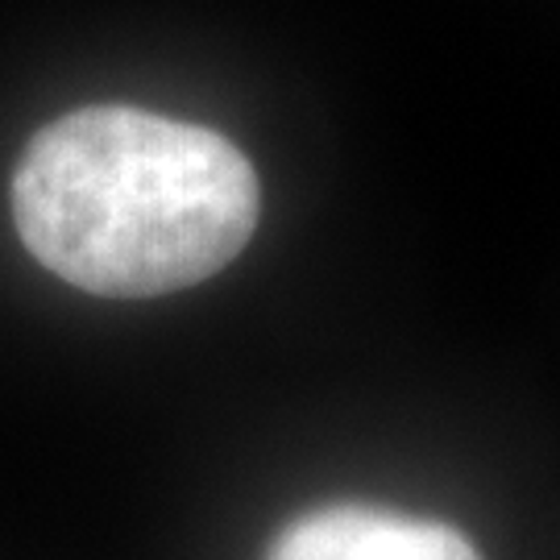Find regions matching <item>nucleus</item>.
Masks as SVG:
<instances>
[{
    "label": "nucleus",
    "mask_w": 560,
    "mask_h": 560,
    "mask_svg": "<svg viewBox=\"0 0 560 560\" xmlns=\"http://www.w3.org/2000/svg\"><path fill=\"white\" fill-rule=\"evenodd\" d=\"M261 217L254 162L233 141L133 104L46 120L13 171V224L62 282L154 300L212 279Z\"/></svg>",
    "instance_id": "1"
},
{
    "label": "nucleus",
    "mask_w": 560,
    "mask_h": 560,
    "mask_svg": "<svg viewBox=\"0 0 560 560\" xmlns=\"http://www.w3.org/2000/svg\"><path fill=\"white\" fill-rule=\"evenodd\" d=\"M261 560H481V552L444 520L382 502H320L282 523Z\"/></svg>",
    "instance_id": "2"
}]
</instances>
